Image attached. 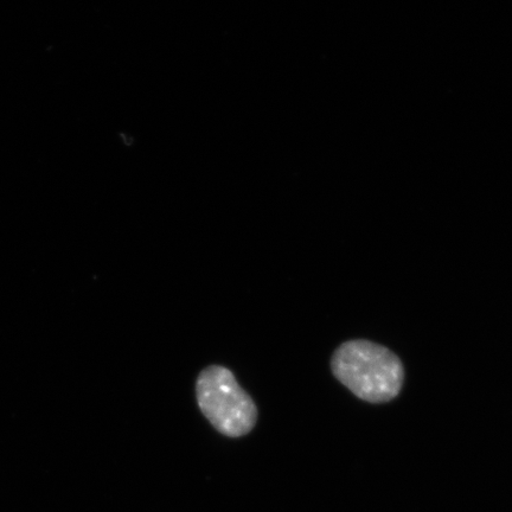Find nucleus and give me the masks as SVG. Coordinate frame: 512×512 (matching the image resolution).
I'll return each mask as SVG.
<instances>
[{"label": "nucleus", "instance_id": "nucleus-1", "mask_svg": "<svg viewBox=\"0 0 512 512\" xmlns=\"http://www.w3.org/2000/svg\"><path fill=\"white\" fill-rule=\"evenodd\" d=\"M332 371L358 398L373 403L393 400L403 384V367L392 351L368 341H351L332 357Z\"/></svg>", "mask_w": 512, "mask_h": 512}, {"label": "nucleus", "instance_id": "nucleus-2", "mask_svg": "<svg viewBox=\"0 0 512 512\" xmlns=\"http://www.w3.org/2000/svg\"><path fill=\"white\" fill-rule=\"evenodd\" d=\"M196 395L202 413L220 433L239 438L253 430L258 411L232 371L220 366L204 369Z\"/></svg>", "mask_w": 512, "mask_h": 512}]
</instances>
